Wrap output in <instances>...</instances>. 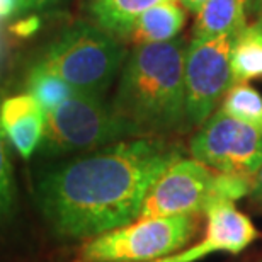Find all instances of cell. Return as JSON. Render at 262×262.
Segmentation results:
<instances>
[{"label":"cell","instance_id":"cell-20","mask_svg":"<svg viewBox=\"0 0 262 262\" xmlns=\"http://www.w3.org/2000/svg\"><path fill=\"white\" fill-rule=\"evenodd\" d=\"M249 196L252 198V201L262 209V167H260V170L257 172V174L252 177V181H250Z\"/></svg>","mask_w":262,"mask_h":262},{"label":"cell","instance_id":"cell-4","mask_svg":"<svg viewBox=\"0 0 262 262\" xmlns=\"http://www.w3.org/2000/svg\"><path fill=\"white\" fill-rule=\"evenodd\" d=\"M249 192V179L222 174L192 157L182 155L150 187L138 218L204 214L213 204L237 203Z\"/></svg>","mask_w":262,"mask_h":262},{"label":"cell","instance_id":"cell-9","mask_svg":"<svg viewBox=\"0 0 262 262\" xmlns=\"http://www.w3.org/2000/svg\"><path fill=\"white\" fill-rule=\"evenodd\" d=\"M204 214L206 233L203 240L154 262H198L213 254L237 255L249 249L259 237V230L255 228L252 220L240 211L232 201L213 204Z\"/></svg>","mask_w":262,"mask_h":262},{"label":"cell","instance_id":"cell-18","mask_svg":"<svg viewBox=\"0 0 262 262\" xmlns=\"http://www.w3.org/2000/svg\"><path fill=\"white\" fill-rule=\"evenodd\" d=\"M65 0H20V14H33V12H43V10L58 7Z\"/></svg>","mask_w":262,"mask_h":262},{"label":"cell","instance_id":"cell-22","mask_svg":"<svg viewBox=\"0 0 262 262\" xmlns=\"http://www.w3.org/2000/svg\"><path fill=\"white\" fill-rule=\"evenodd\" d=\"M249 14L254 15V20L262 24V0H250Z\"/></svg>","mask_w":262,"mask_h":262},{"label":"cell","instance_id":"cell-11","mask_svg":"<svg viewBox=\"0 0 262 262\" xmlns=\"http://www.w3.org/2000/svg\"><path fill=\"white\" fill-rule=\"evenodd\" d=\"M187 20V10L177 0H165L145 10L131 26L126 45L167 43L179 38Z\"/></svg>","mask_w":262,"mask_h":262},{"label":"cell","instance_id":"cell-7","mask_svg":"<svg viewBox=\"0 0 262 262\" xmlns=\"http://www.w3.org/2000/svg\"><path fill=\"white\" fill-rule=\"evenodd\" d=\"M189 154L209 169L252 181L262 167V131L218 107L192 135Z\"/></svg>","mask_w":262,"mask_h":262},{"label":"cell","instance_id":"cell-10","mask_svg":"<svg viewBox=\"0 0 262 262\" xmlns=\"http://www.w3.org/2000/svg\"><path fill=\"white\" fill-rule=\"evenodd\" d=\"M0 126L20 159L29 160L43 145L46 113L28 92L9 96L0 101Z\"/></svg>","mask_w":262,"mask_h":262},{"label":"cell","instance_id":"cell-19","mask_svg":"<svg viewBox=\"0 0 262 262\" xmlns=\"http://www.w3.org/2000/svg\"><path fill=\"white\" fill-rule=\"evenodd\" d=\"M20 14V0H0V20Z\"/></svg>","mask_w":262,"mask_h":262},{"label":"cell","instance_id":"cell-1","mask_svg":"<svg viewBox=\"0 0 262 262\" xmlns=\"http://www.w3.org/2000/svg\"><path fill=\"white\" fill-rule=\"evenodd\" d=\"M182 155L181 146L162 136L128 138L73 155L38 176L36 204L55 237H97L135 222L154 182Z\"/></svg>","mask_w":262,"mask_h":262},{"label":"cell","instance_id":"cell-17","mask_svg":"<svg viewBox=\"0 0 262 262\" xmlns=\"http://www.w3.org/2000/svg\"><path fill=\"white\" fill-rule=\"evenodd\" d=\"M2 101V99H0ZM15 208V184L12 162L9 155V141L0 126V223L12 216Z\"/></svg>","mask_w":262,"mask_h":262},{"label":"cell","instance_id":"cell-3","mask_svg":"<svg viewBox=\"0 0 262 262\" xmlns=\"http://www.w3.org/2000/svg\"><path fill=\"white\" fill-rule=\"evenodd\" d=\"M126 56L128 45L85 17L65 26L33 65L63 78L77 92L106 97Z\"/></svg>","mask_w":262,"mask_h":262},{"label":"cell","instance_id":"cell-12","mask_svg":"<svg viewBox=\"0 0 262 262\" xmlns=\"http://www.w3.org/2000/svg\"><path fill=\"white\" fill-rule=\"evenodd\" d=\"M250 0H206L194 15L192 38L235 36L249 23Z\"/></svg>","mask_w":262,"mask_h":262},{"label":"cell","instance_id":"cell-15","mask_svg":"<svg viewBox=\"0 0 262 262\" xmlns=\"http://www.w3.org/2000/svg\"><path fill=\"white\" fill-rule=\"evenodd\" d=\"M26 92L31 94L39 102L43 111L48 114L55 111L60 104H63L68 97H72L77 91L55 73L31 65L28 77H26Z\"/></svg>","mask_w":262,"mask_h":262},{"label":"cell","instance_id":"cell-23","mask_svg":"<svg viewBox=\"0 0 262 262\" xmlns=\"http://www.w3.org/2000/svg\"><path fill=\"white\" fill-rule=\"evenodd\" d=\"M177 2H179L182 7H184L187 12H192L194 14L196 10L201 7V5L206 2V0H177Z\"/></svg>","mask_w":262,"mask_h":262},{"label":"cell","instance_id":"cell-2","mask_svg":"<svg viewBox=\"0 0 262 262\" xmlns=\"http://www.w3.org/2000/svg\"><path fill=\"white\" fill-rule=\"evenodd\" d=\"M187 41L131 46L111 107L143 136L187 129L184 60Z\"/></svg>","mask_w":262,"mask_h":262},{"label":"cell","instance_id":"cell-8","mask_svg":"<svg viewBox=\"0 0 262 262\" xmlns=\"http://www.w3.org/2000/svg\"><path fill=\"white\" fill-rule=\"evenodd\" d=\"M232 34L191 38L184 60L187 129L199 128L218 109L232 87Z\"/></svg>","mask_w":262,"mask_h":262},{"label":"cell","instance_id":"cell-21","mask_svg":"<svg viewBox=\"0 0 262 262\" xmlns=\"http://www.w3.org/2000/svg\"><path fill=\"white\" fill-rule=\"evenodd\" d=\"M38 28H39V19L36 17V15H29V17L26 15V17L15 26V31H17L20 36H29V34H33Z\"/></svg>","mask_w":262,"mask_h":262},{"label":"cell","instance_id":"cell-13","mask_svg":"<svg viewBox=\"0 0 262 262\" xmlns=\"http://www.w3.org/2000/svg\"><path fill=\"white\" fill-rule=\"evenodd\" d=\"M165 0H85L87 19L126 45L131 26L145 10Z\"/></svg>","mask_w":262,"mask_h":262},{"label":"cell","instance_id":"cell-14","mask_svg":"<svg viewBox=\"0 0 262 262\" xmlns=\"http://www.w3.org/2000/svg\"><path fill=\"white\" fill-rule=\"evenodd\" d=\"M233 83H249L262 78V24L247 23L233 36L230 53Z\"/></svg>","mask_w":262,"mask_h":262},{"label":"cell","instance_id":"cell-5","mask_svg":"<svg viewBox=\"0 0 262 262\" xmlns=\"http://www.w3.org/2000/svg\"><path fill=\"white\" fill-rule=\"evenodd\" d=\"M143 136L133 124L118 116L106 97L75 92L46 114L41 150L46 157L80 155L116 141Z\"/></svg>","mask_w":262,"mask_h":262},{"label":"cell","instance_id":"cell-6","mask_svg":"<svg viewBox=\"0 0 262 262\" xmlns=\"http://www.w3.org/2000/svg\"><path fill=\"white\" fill-rule=\"evenodd\" d=\"M198 214L138 218L89 238L78 262H150L179 252L194 238Z\"/></svg>","mask_w":262,"mask_h":262},{"label":"cell","instance_id":"cell-16","mask_svg":"<svg viewBox=\"0 0 262 262\" xmlns=\"http://www.w3.org/2000/svg\"><path fill=\"white\" fill-rule=\"evenodd\" d=\"M228 116L262 131V94L250 83H232L220 102Z\"/></svg>","mask_w":262,"mask_h":262},{"label":"cell","instance_id":"cell-24","mask_svg":"<svg viewBox=\"0 0 262 262\" xmlns=\"http://www.w3.org/2000/svg\"><path fill=\"white\" fill-rule=\"evenodd\" d=\"M150 262H154V260H150Z\"/></svg>","mask_w":262,"mask_h":262}]
</instances>
